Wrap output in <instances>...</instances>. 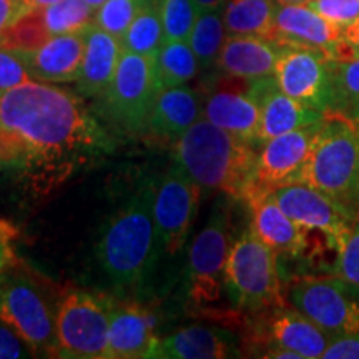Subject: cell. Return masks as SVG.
Returning <instances> with one entry per match:
<instances>
[{"instance_id":"obj_1","label":"cell","mask_w":359,"mask_h":359,"mask_svg":"<svg viewBox=\"0 0 359 359\" xmlns=\"http://www.w3.org/2000/svg\"><path fill=\"white\" fill-rule=\"evenodd\" d=\"M114 150L109 130L70 90L30 80L0 95V168L37 195Z\"/></svg>"},{"instance_id":"obj_2","label":"cell","mask_w":359,"mask_h":359,"mask_svg":"<svg viewBox=\"0 0 359 359\" xmlns=\"http://www.w3.org/2000/svg\"><path fill=\"white\" fill-rule=\"evenodd\" d=\"M257 147L201 118L175 142V163L203 190L246 200L253 188Z\"/></svg>"},{"instance_id":"obj_3","label":"cell","mask_w":359,"mask_h":359,"mask_svg":"<svg viewBox=\"0 0 359 359\" xmlns=\"http://www.w3.org/2000/svg\"><path fill=\"white\" fill-rule=\"evenodd\" d=\"M156 238L154 183H145L103 224L95 248L103 273L118 286L138 285L154 263Z\"/></svg>"},{"instance_id":"obj_4","label":"cell","mask_w":359,"mask_h":359,"mask_svg":"<svg viewBox=\"0 0 359 359\" xmlns=\"http://www.w3.org/2000/svg\"><path fill=\"white\" fill-rule=\"evenodd\" d=\"M296 183L316 188L354 218L359 217V137L356 125L327 114Z\"/></svg>"},{"instance_id":"obj_5","label":"cell","mask_w":359,"mask_h":359,"mask_svg":"<svg viewBox=\"0 0 359 359\" xmlns=\"http://www.w3.org/2000/svg\"><path fill=\"white\" fill-rule=\"evenodd\" d=\"M276 257L251 228L233 240L224 268V283L241 311L262 313L286 304Z\"/></svg>"},{"instance_id":"obj_6","label":"cell","mask_w":359,"mask_h":359,"mask_svg":"<svg viewBox=\"0 0 359 359\" xmlns=\"http://www.w3.org/2000/svg\"><path fill=\"white\" fill-rule=\"evenodd\" d=\"M110 298L74 290L55 311L53 356L67 359H110Z\"/></svg>"},{"instance_id":"obj_7","label":"cell","mask_w":359,"mask_h":359,"mask_svg":"<svg viewBox=\"0 0 359 359\" xmlns=\"http://www.w3.org/2000/svg\"><path fill=\"white\" fill-rule=\"evenodd\" d=\"M158 92L155 57L123 50L115 77L100 97V115L123 133H147L148 118Z\"/></svg>"},{"instance_id":"obj_8","label":"cell","mask_w":359,"mask_h":359,"mask_svg":"<svg viewBox=\"0 0 359 359\" xmlns=\"http://www.w3.org/2000/svg\"><path fill=\"white\" fill-rule=\"evenodd\" d=\"M286 296L331 338L359 333V290L338 275L296 278Z\"/></svg>"},{"instance_id":"obj_9","label":"cell","mask_w":359,"mask_h":359,"mask_svg":"<svg viewBox=\"0 0 359 359\" xmlns=\"http://www.w3.org/2000/svg\"><path fill=\"white\" fill-rule=\"evenodd\" d=\"M12 269L0 275V321L20 336L30 353L53 356L55 311L40 286Z\"/></svg>"},{"instance_id":"obj_10","label":"cell","mask_w":359,"mask_h":359,"mask_svg":"<svg viewBox=\"0 0 359 359\" xmlns=\"http://www.w3.org/2000/svg\"><path fill=\"white\" fill-rule=\"evenodd\" d=\"M230 231V212L219 200L188 253L190 298L196 306H208L222 299L223 286H226L224 268L233 243Z\"/></svg>"},{"instance_id":"obj_11","label":"cell","mask_w":359,"mask_h":359,"mask_svg":"<svg viewBox=\"0 0 359 359\" xmlns=\"http://www.w3.org/2000/svg\"><path fill=\"white\" fill-rule=\"evenodd\" d=\"M201 190L203 188L177 163L154 183V218L167 253L177 255L185 246L198 213Z\"/></svg>"},{"instance_id":"obj_12","label":"cell","mask_w":359,"mask_h":359,"mask_svg":"<svg viewBox=\"0 0 359 359\" xmlns=\"http://www.w3.org/2000/svg\"><path fill=\"white\" fill-rule=\"evenodd\" d=\"M273 77L286 95L321 114H331V60L323 53L309 48L283 47Z\"/></svg>"},{"instance_id":"obj_13","label":"cell","mask_w":359,"mask_h":359,"mask_svg":"<svg viewBox=\"0 0 359 359\" xmlns=\"http://www.w3.org/2000/svg\"><path fill=\"white\" fill-rule=\"evenodd\" d=\"M321 122L291 130L259 147L253 188L246 200L257 193H273L276 188L296 183Z\"/></svg>"},{"instance_id":"obj_14","label":"cell","mask_w":359,"mask_h":359,"mask_svg":"<svg viewBox=\"0 0 359 359\" xmlns=\"http://www.w3.org/2000/svg\"><path fill=\"white\" fill-rule=\"evenodd\" d=\"M273 198L288 217L303 228L321 230L343 246L356 218L316 188L291 183L276 188Z\"/></svg>"},{"instance_id":"obj_15","label":"cell","mask_w":359,"mask_h":359,"mask_svg":"<svg viewBox=\"0 0 359 359\" xmlns=\"http://www.w3.org/2000/svg\"><path fill=\"white\" fill-rule=\"evenodd\" d=\"M264 316L258 325V338H263L266 349L293 351L302 359L323 358L331 336L308 316L290 304H280L264 309Z\"/></svg>"},{"instance_id":"obj_16","label":"cell","mask_w":359,"mask_h":359,"mask_svg":"<svg viewBox=\"0 0 359 359\" xmlns=\"http://www.w3.org/2000/svg\"><path fill=\"white\" fill-rule=\"evenodd\" d=\"M339 35L341 29L323 19L308 4H276L269 40L280 47L309 48L334 60Z\"/></svg>"},{"instance_id":"obj_17","label":"cell","mask_w":359,"mask_h":359,"mask_svg":"<svg viewBox=\"0 0 359 359\" xmlns=\"http://www.w3.org/2000/svg\"><path fill=\"white\" fill-rule=\"evenodd\" d=\"M248 92L259 107L258 147H262L264 142L271 140V138L291 132V130L321 122L326 116L321 111L309 109L302 102L286 95L278 87L273 75L250 80Z\"/></svg>"},{"instance_id":"obj_18","label":"cell","mask_w":359,"mask_h":359,"mask_svg":"<svg viewBox=\"0 0 359 359\" xmlns=\"http://www.w3.org/2000/svg\"><path fill=\"white\" fill-rule=\"evenodd\" d=\"M158 343L154 314L142 304L110 298V359L155 358Z\"/></svg>"},{"instance_id":"obj_19","label":"cell","mask_w":359,"mask_h":359,"mask_svg":"<svg viewBox=\"0 0 359 359\" xmlns=\"http://www.w3.org/2000/svg\"><path fill=\"white\" fill-rule=\"evenodd\" d=\"M248 87L246 80L241 88L215 90L203 100V118L258 148L259 107Z\"/></svg>"},{"instance_id":"obj_20","label":"cell","mask_w":359,"mask_h":359,"mask_svg":"<svg viewBox=\"0 0 359 359\" xmlns=\"http://www.w3.org/2000/svg\"><path fill=\"white\" fill-rule=\"evenodd\" d=\"M85 52L83 30L75 34L57 35L42 47L24 52L27 69L34 80L47 83L77 82L82 70Z\"/></svg>"},{"instance_id":"obj_21","label":"cell","mask_w":359,"mask_h":359,"mask_svg":"<svg viewBox=\"0 0 359 359\" xmlns=\"http://www.w3.org/2000/svg\"><path fill=\"white\" fill-rule=\"evenodd\" d=\"M83 35L85 52L77 90L85 98H100L115 77L123 52L122 42L93 22L85 27Z\"/></svg>"},{"instance_id":"obj_22","label":"cell","mask_w":359,"mask_h":359,"mask_svg":"<svg viewBox=\"0 0 359 359\" xmlns=\"http://www.w3.org/2000/svg\"><path fill=\"white\" fill-rule=\"evenodd\" d=\"M281 48L273 40L257 35H226L217 65L228 77L246 80L269 77L275 74Z\"/></svg>"},{"instance_id":"obj_23","label":"cell","mask_w":359,"mask_h":359,"mask_svg":"<svg viewBox=\"0 0 359 359\" xmlns=\"http://www.w3.org/2000/svg\"><path fill=\"white\" fill-rule=\"evenodd\" d=\"M251 210V224L259 240L276 255L299 257L304 246V228L294 223L280 208L271 193H257L248 200Z\"/></svg>"},{"instance_id":"obj_24","label":"cell","mask_w":359,"mask_h":359,"mask_svg":"<svg viewBox=\"0 0 359 359\" xmlns=\"http://www.w3.org/2000/svg\"><path fill=\"white\" fill-rule=\"evenodd\" d=\"M203 116V98L185 85L160 88L148 118L147 133L161 140L177 142Z\"/></svg>"},{"instance_id":"obj_25","label":"cell","mask_w":359,"mask_h":359,"mask_svg":"<svg viewBox=\"0 0 359 359\" xmlns=\"http://www.w3.org/2000/svg\"><path fill=\"white\" fill-rule=\"evenodd\" d=\"M240 356L230 334L208 326H188L160 339L155 358L223 359Z\"/></svg>"},{"instance_id":"obj_26","label":"cell","mask_w":359,"mask_h":359,"mask_svg":"<svg viewBox=\"0 0 359 359\" xmlns=\"http://www.w3.org/2000/svg\"><path fill=\"white\" fill-rule=\"evenodd\" d=\"M275 0H226L223 22L228 35H257L269 39L275 22Z\"/></svg>"},{"instance_id":"obj_27","label":"cell","mask_w":359,"mask_h":359,"mask_svg":"<svg viewBox=\"0 0 359 359\" xmlns=\"http://www.w3.org/2000/svg\"><path fill=\"white\" fill-rule=\"evenodd\" d=\"M200 62L188 40H167L155 55L160 88L187 85L200 72Z\"/></svg>"},{"instance_id":"obj_28","label":"cell","mask_w":359,"mask_h":359,"mask_svg":"<svg viewBox=\"0 0 359 359\" xmlns=\"http://www.w3.org/2000/svg\"><path fill=\"white\" fill-rule=\"evenodd\" d=\"M333 109L349 122H359V57L351 60H331Z\"/></svg>"},{"instance_id":"obj_29","label":"cell","mask_w":359,"mask_h":359,"mask_svg":"<svg viewBox=\"0 0 359 359\" xmlns=\"http://www.w3.org/2000/svg\"><path fill=\"white\" fill-rule=\"evenodd\" d=\"M226 35L222 8L200 12L190 37H188V43L198 58L201 69H208V67L217 64V58L224 40H226Z\"/></svg>"},{"instance_id":"obj_30","label":"cell","mask_w":359,"mask_h":359,"mask_svg":"<svg viewBox=\"0 0 359 359\" xmlns=\"http://www.w3.org/2000/svg\"><path fill=\"white\" fill-rule=\"evenodd\" d=\"M120 42H122L123 50L127 52L150 57H155L158 53L161 45L165 43V32L155 0L135 17Z\"/></svg>"},{"instance_id":"obj_31","label":"cell","mask_w":359,"mask_h":359,"mask_svg":"<svg viewBox=\"0 0 359 359\" xmlns=\"http://www.w3.org/2000/svg\"><path fill=\"white\" fill-rule=\"evenodd\" d=\"M95 8L85 0H60L42 8L45 25L50 37L65 34H75L83 30L95 19Z\"/></svg>"},{"instance_id":"obj_32","label":"cell","mask_w":359,"mask_h":359,"mask_svg":"<svg viewBox=\"0 0 359 359\" xmlns=\"http://www.w3.org/2000/svg\"><path fill=\"white\" fill-rule=\"evenodd\" d=\"M50 37L47 25H45L42 8L39 11L27 12L19 19L13 20L0 39V45L13 50L32 52L35 48L42 47Z\"/></svg>"},{"instance_id":"obj_33","label":"cell","mask_w":359,"mask_h":359,"mask_svg":"<svg viewBox=\"0 0 359 359\" xmlns=\"http://www.w3.org/2000/svg\"><path fill=\"white\" fill-rule=\"evenodd\" d=\"M156 6L163 24L165 42L188 40L200 15V8L195 0H156Z\"/></svg>"},{"instance_id":"obj_34","label":"cell","mask_w":359,"mask_h":359,"mask_svg":"<svg viewBox=\"0 0 359 359\" xmlns=\"http://www.w3.org/2000/svg\"><path fill=\"white\" fill-rule=\"evenodd\" d=\"M151 2L154 0H107L97 8L93 24L114 37L122 39L135 17Z\"/></svg>"},{"instance_id":"obj_35","label":"cell","mask_w":359,"mask_h":359,"mask_svg":"<svg viewBox=\"0 0 359 359\" xmlns=\"http://www.w3.org/2000/svg\"><path fill=\"white\" fill-rule=\"evenodd\" d=\"M30 80L34 79L27 69L24 52L0 45V95Z\"/></svg>"},{"instance_id":"obj_36","label":"cell","mask_w":359,"mask_h":359,"mask_svg":"<svg viewBox=\"0 0 359 359\" xmlns=\"http://www.w3.org/2000/svg\"><path fill=\"white\" fill-rule=\"evenodd\" d=\"M334 275L351 283L359 290V217L353 223L351 231L341 246Z\"/></svg>"},{"instance_id":"obj_37","label":"cell","mask_w":359,"mask_h":359,"mask_svg":"<svg viewBox=\"0 0 359 359\" xmlns=\"http://www.w3.org/2000/svg\"><path fill=\"white\" fill-rule=\"evenodd\" d=\"M308 6L338 29L359 19V0H309Z\"/></svg>"},{"instance_id":"obj_38","label":"cell","mask_w":359,"mask_h":359,"mask_svg":"<svg viewBox=\"0 0 359 359\" xmlns=\"http://www.w3.org/2000/svg\"><path fill=\"white\" fill-rule=\"evenodd\" d=\"M325 359H359V333L341 334L331 338L326 351L323 353Z\"/></svg>"},{"instance_id":"obj_39","label":"cell","mask_w":359,"mask_h":359,"mask_svg":"<svg viewBox=\"0 0 359 359\" xmlns=\"http://www.w3.org/2000/svg\"><path fill=\"white\" fill-rule=\"evenodd\" d=\"M359 57V19L341 29L339 42L336 45L334 60H351Z\"/></svg>"},{"instance_id":"obj_40","label":"cell","mask_w":359,"mask_h":359,"mask_svg":"<svg viewBox=\"0 0 359 359\" xmlns=\"http://www.w3.org/2000/svg\"><path fill=\"white\" fill-rule=\"evenodd\" d=\"M27 344L17 333L0 321V359L27 358Z\"/></svg>"},{"instance_id":"obj_41","label":"cell","mask_w":359,"mask_h":359,"mask_svg":"<svg viewBox=\"0 0 359 359\" xmlns=\"http://www.w3.org/2000/svg\"><path fill=\"white\" fill-rule=\"evenodd\" d=\"M17 264L15 253L12 246V231L8 224L0 222V275L8 271Z\"/></svg>"},{"instance_id":"obj_42","label":"cell","mask_w":359,"mask_h":359,"mask_svg":"<svg viewBox=\"0 0 359 359\" xmlns=\"http://www.w3.org/2000/svg\"><path fill=\"white\" fill-rule=\"evenodd\" d=\"M22 15L19 0H0V39L7 27Z\"/></svg>"},{"instance_id":"obj_43","label":"cell","mask_w":359,"mask_h":359,"mask_svg":"<svg viewBox=\"0 0 359 359\" xmlns=\"http://www.w3.org/2000/svg\"><path fill=\"white\" fill-rule=\"evenodd\" d=\"M57 2H60V0H19V7H20V13L24 15L27 12L39 11V8L53 6V4Z\"/></svg>"},{"instance_id":"obj_44","label":"cell","mask_w":359,"mask_h":359,"mask_svg":"<svg viewBox=\"0 0 359 359\" xmlns=\"http://www.w3.org/2000/svg\"><path fill=\"white\" fill-rule=\"evenodd\" d=\"M224 2H226V0H195V4L200 8V12L218 11V8H222L224 6Z\"/></svg>"},{"instance_id":"obj_45","label":"cell","mask_w":359,"mask_h":359,"mask_svg":"<svg viewBox=\"0 0 359 359\" xmlns=\"http://www.w3.org/2000/svg\"><path fill=\"white\" fill-rule=\"evenodd\" d=\"M276 4H281V6H288V4H308L309 0H275Z\"/></svg>"},{"instance_id":"obj_46","label":"cell","mask_w":359,"mask_h":359,"mask_svg":"<svg viewBox=\"0 0 359 359\" xmlns=\"http://www.w3.org/2000/svg\"><path fill=\"white\" fill-rule=\"evenodd\" d=\"M85 2H87L90 7H93V8H95V11H97V8L102 7L103 4L107 2V0H85Z\"/></svg>"},{"instance_id":"obj_47","label":"cell","mask_w":359,"mask_h":359,"mask_svg":"<svg viewBox=\"0 0 359 359\" xmlns=\"http://www.w3.org/2000/svg\"><path fill=\"white\" fill-rule=\"evenodd\" d=\"M354 125H356V130H358V137H359V122H358V123H354Z\"/></svg>"}]
</instances>
